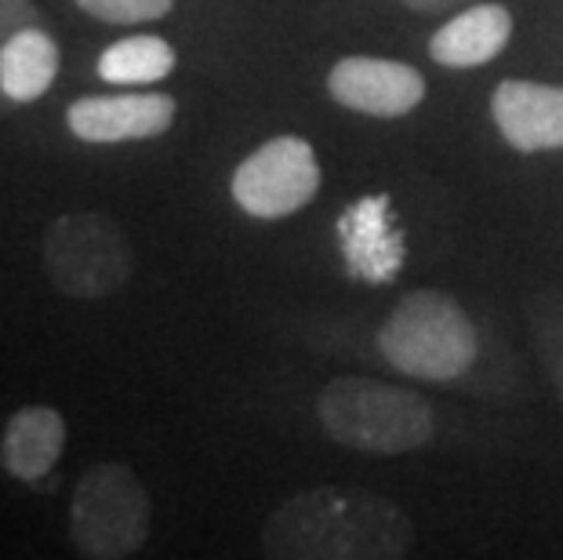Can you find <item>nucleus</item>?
I'll use <instances>...</instances> for the list:
<instances>
[{
  "label": "nucleus",
  "instance_id": "1",
  "mask_svg": "<svg viewBox=\"0 0 563 560\" xmlns=\"http://www.w3.org/2000/svg\"><path fill=\"white\" fill-rule=\"evenodd\" d=\"M411 546L404 509L364 487L291 495L262 528V550L277 560H397Z\"/></svg>",
  "mask_w": 563,
  "mask_h": 560
},
{
  "label": "nucleus",
  "instance_id": "2",
  "mask_svg": "<svg viewBox=\"0 0 563 560\" xmlns=\"http://www.w3.org/2000/svg\"><path fill=\"white\" fill-rule=\"evenodd\" d=\"M320 426L342 448L367 455H404L433 440V408L415 389L375 378H334L320 389Z\"/></svg>",
  "mask_w": 563,
  "mask_h": 560
},
{
  "label": "nucleus",
  "instance_id": "3",
  "mask_svg": "<svg viewBox=\"0 0 563 560\" xmlns=\"http://www.w3.org/2000/svg\"><path fill=\"white\" fill-rule=\"evenodd\" d=\"M378 350L404 375L451 383L473 367L481 342L470 314L451 295L422 288L404 295L378 328Z\"/></svg>",
  "mask_w": 563,
  "mask_h": 560
},
{
  "label": "nucleus",
  "instance_id": "4",
  "mask_svg": "<svg viewBox=\"0 0 563 560\" xmlns=\"http://www.w3.org/2000/svg\"><path fill=\"white\" fill-rule=\"evenodd\" d=\"M153 528V503L135 470L99 462L80 476L69 503V539L88 560H121L139 553Z\"/></svg>",
  "mask_w": 563,
  "mask_h": 560
},
{
  "label": "nucleus",
  "instance_id": "5",
  "mask_svg": "<svg viewBox=\"0 0 563 560\" xmlns=\"http://www.w3.org/2000/svg\"><path fill=\"white\" fill-rule=\"evenodd\" d=\"M44 270L69 299H106L135 273L124 230L99 211H74L52 222L44 237Z\"/></svg>",
  "mask_w": 563,
  "mask_h": 560
},
{
  "label": "nucleus",
  "instance_id": "6",
  "mask_svg": "<svg viewBox=\"0 0 563 560\" xmlns=\"http://www.w3.org/2000/svg\"><path fill=\"white\" fill-rule=\"evenodd\" d=\"M320 189V161L298 135H277L233 172V200L255 219H287Z\"/></svg>",
  "mask_w": 563,
  "mask_h": 560
},
{
  "label": "nucleus",
  "instance_id": "7",
  "mask_svg": "<svg viewBox=\"0 0 563 560\" xmlns=\"http://www.w3.org/2000/svg\"><path fill=\"white\" fill-rule=\"evenodd\" d=\"M328 91L345 110L367 117H404L426 99V77L393 58L350 55L334 63Z\"/></svg>",
  "mask_w": 563,
  "mask_h": 560
},
{
  "label": "nucleus",
  "instance_id": "8",
  "mask_svg": "<svg viewBox=\"0 0 563 560\" xmlns=\"http://www.w3.org/2000/svg\"><path fill=\"white\" fill-rule=\"evenodd\" d=\"M172 95H91L69 106L66 124L80 142H131L157 139L175 124Z\"/></svg>",
  "mask_w": 563,
  "mask_h": 560
},
{
  "label": "nucleus",
  "instance_id": "9",
  "mask_svg": "<svg viewBox=\"0 0 563 560\" xmlns=\"http://www.w3.org/2000/svg\"><path fill=\"white\" fill-rule=\"evenodd\" d=\"M490 117L501 139L520 153L563 146V88L534 80H501L490 95Z\"/></svg>",
  "mask_w": 563,
  "mask_h": 560
},
{
  "label": "nucleus",
  "instance_id": "10",
  "mask_svg": "<svg viewBox=\"0 0 563 560\" xmlns=\"http://www.w3.org/2000/svg\"><path fill=\"white\" fill-rule=\"evenodd\" d=\"M339 241L353 277L382 284L404 266V237L386 197H367L339 219Z\"/></svg>",
  "mask_w": 563,
  "mask_h": 560
},
{
  "label": "nucleus",
  "instance_id": "11",
  "mask_svg": "<svg viewBox=\"0 0 563 560\" xmlns=\"http://www.w3.org/2000/svg\"><path fill=\"white\" fill-rule=\"evenodd\" d=\"M66 448V419L47 404L19 408L4 426L0 440V466L15 481L41 484L55 470L58 455Z\"/></svg>",
  "mask_w": 563,
  "mask_h": 560
},
{
  "label": "nucleus",
  "instance_id": "12",
  "mask_svg": "<svg viewBox=\"0 0 563 560\" xmlns=\"http://www.w3.org/2000/svg\"><path fill=\"white\" fill-rule=\"evenodd\" d=\"M512 37V15L501 4H473L462 15H454L451 22L433 33L429 41V55L440 66L451 69H473L490 63L498 52H506V44Z\"/></svg>",
  "mask_w": 563,
  "mask_h": 560
},
{
  "label": "nucleus",
  "instance_id": "13",
  "mask_svg": "<svg viewBox=\"0 0 563 560\" xmlns=\"http://www.w3.org/2000/svg\"><path fill=\"white\" fill-rule=\"evenodd\" d=\"M58 74V44L37 26H22L0 47V91L11 102H33Z\"/></svg>",
  "mask_w": 563,
  "mask_h": 560
},
{
  "label": "nucleus",
  "instance_id": "14",
  "mask_svg": "<svg viewBox=\"0 0 563 560\" xmlns=\"http://www.w3.org/2000/svg\"><path fill=\"white\" fill-rule=\"evenodd\" d=\"M172 69L175 47L164 37H150V33L117 41L99 58V77L110 80V85H153V80H164Z\"/></svg>",
  "mask_w": 563,
  "mask_h": 560
},
{
  "label": "nucleus",
  "instance_id": "15",
  "mask_svg": "<svg viewBox=\"0 0 563 560\" xmlns=\"http://www.w3.org/2000/svg\"><path fill=\"white\" fill-rule=\"evenodd\" d=\"M77 8L110 26H135V22L164 19L175 0H77Z\"/></svg>",
  "mask_w": 563,
  "mask_h": 560
},
{
  "label": "nucleus",
  "instance_id": "16",
  "mask_svg": "<svg viewBox=\"0 0 563 560\" xmlns=\"http://www.w3.org/2000/svg\"><path fill=\"white\" fill-rule=\"evenodd\" d=\"M411 11H422V15H433V11H448L459 4H470V0H404Z\"/></svg>",
  "mask_w": 563,
  "mask_h": 560
}]
</instances>
